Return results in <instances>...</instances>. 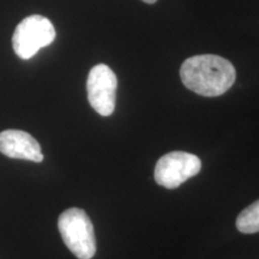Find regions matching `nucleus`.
I'll use <instances>...</instances> for the list:
<instances>
[{
  "label": "nucleus",
  "mask_w": 259,
  "mask_h": 259,
  "mask_svg": "<svg viewBox=\"0 0 259 259\" xmlns=\"http://www.w3.org/2000/svg\"><path fill=\"white\" fill-rule=\"evenodd\" d=\"M235 76V69L231 61L215 54L190 57L180 67V78L184 85L205 97L223 95L232 88Z\"/></svg>",
  "instance_id": "obj_1"
},
{
  "label": "nucleus",
  "mask_w": 259,
  "mask_h": 259,
  "mask_svg": "<svg viewBox=\"0 0 259 259\" xmlns=\"http://www.w3.org/2000/svg\"><path fill=\"white\" fill-rule=\"evenodd\" d=\"M64 244L78 259H92L96 253V238L92 220L82 209L65 210L58 220Z\"/></svg>",
  "instance_id": "obj_2"
},
{
  "label": "nucleus",
  "mask_w": 259,
  "mask_h": 259,
  "mask_svg": "<svg viewBox=\"0 0 259 259\" xmlns=\"http://www.w3.org/2000/svg\"><path fill=\"white\" fill-rule=\"evenodd\" d=\"M56 35V29L50 19L40 15H32L17 25L12 36V47L16 56L28 60L41 48L50 46Z\"/></svg>",
  "instance_id": "obj_3"
},
{
  "label": "nucleus",
  "mask_w": 259,
  "mask_h": 259,
  "mask_svg": "<svg viewBox=\"0 0 259 259\" xmlns=\"http://www.w3.org/2000/svg\"><path fill=\"white\" fill-rule=\"evenodd\" d=\"M202 168L200 158L185 151H171L157 161L154 178L160 186L173 190L190 178L196 177Z\"/></svg>",
  "instance_id": "obj_4"
},
{
  "label": "nucleus",
  "mask_w": 259,
  "mask_h": 259,
  "mask_svg": "<svg viewBox=\"0 0 259 259\" xmlns=\"http://www.w3.org/2000/svg\"><path fill=\"white\" fill-rule=\"evenodd\" d=\"M118 78L114 71L105 64L95 65L87 80L90 106L102 116H109L115 109Z\"/></svg>",
  "instance_id": "obj_5"
},
{
  "label": "nucleus",
  "mask_w": 259,
  "mask_h": 259,
  "mask_svg": "<svg viewBox=\"0 0 259 259\" xmlns=\"http://www.w3.org/2000/svg\"><path fill=\"white\" fill-rule=\"evenodd\" d=\"M0 153L18 160H27L40 163L44 160L38 142L21 130H5L0 132Z\"/></svg>",
  "instance_id": "obj_6"
},
{
  "label": "nucleus",
  "mask_w": 259,
  "mask_h": 259,
  "mask_svg": "<svg viewBox=\"0 0 259 259\" xmlns=\"http://www.w3.org/2000/svg\"><path fill=\"white\" fill-rule=\"evenodd\" d=\"M236 228L244 234L259 232V199L239 213L236 219Z\"/></svg>",
  "instance_id": "obj_7"
},
{
  "label": "nucleus",
  "mask_w": 259,
  "mask_h": 259,
  "mask_svg": "<svg viewBox=\"0 0 259 259\" xmlns=\"http://www.w3.org/2000/svg\"><path fill=\"white\" fill-rule=\"evenodd\" d=\"M144 3H147V4H154V3H156L157 0H143Z\"/></svg>",
  "instance_id": "obj_8"
}]
</instances>
